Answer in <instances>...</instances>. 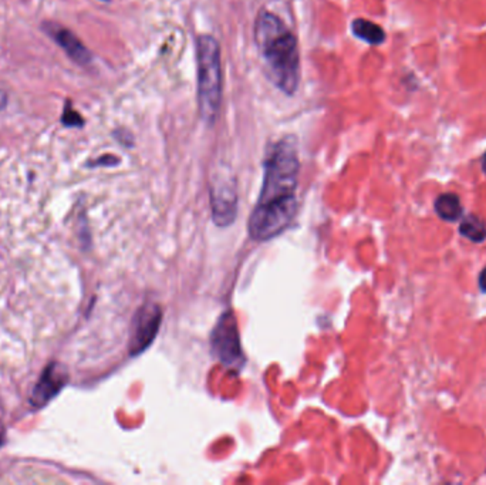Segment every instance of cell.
Returning <instances> with one entry per match:
<instances>
[{"label":"cell","instance_id":"cell-1","mask_svg":"<svg viewBox=\"0 0 486 485\" xmlns=\"http://www.w3.org/2000/svg\"><path fill=\"white\" fill-rule=\"evenodd\" d=\"M299 155L293 139L279 141L265 163V178L257 204L249 218V234L269 240L285 231L296 216Z\"/></svg>","mask_w":486,"mask_h":485},{"label":"cell","instance_id":"cell-2","mask_svg":"<svg viewBox=\"0 0 486 485\" xmlns=\"http://www.w3.org/2000/svg\"><path fill=\"white\" fill-rule=\"evenodd\" d=\"M255 43L270 82L285 94H294L300 82V53L294 33L270 10L255 20Z\"/></svg>","mask_w":486,"mask_h":485},{"label":"cell","instance_id":"cell-3","mask_svg":"<svg viewBox=\"0 0 486 485\" xmlns=\"http://www.w3.org/2000/svg\"><path fill=\"white\" fill-rule=\"evenodd\" d=\"M196 63L199 115L212 126L218 118L224 91L220 47L212 34H200L196 38Z\"/></svg>","mask_w":486,"mask_h":485},{"label":"cell","instance_id":"cell-4","mask_svg":"<svg viewBox=\"0 0 486 485\" xmlns=\"http://www.w3.org/2000/svg\"><path fill=\"white\" fill-rule=\"evenodd\" d=\"M212 348L218 359L229 368H239L243 361L238 323L233 312L220 316L212 332Z\"/></svg>","mask_w":486,"mask_h":485},{"label":"cell","instance_id":"cell-5","mask_svg":"<svg viewBox=\"0 0 486 485\" xmlns=\"http://www.w3.org/2000/svg\"><path fill=\"white\" fill-rule=\"evenodd\" d=\"M161 322L162 312L155 303H147L143 308H139L132 322V332L130 340L131 356L141 354L151 345L157 337Z\"/></svg>","mask_w":486,"mask_h":485},{"label":"cell","instance_id":"cell-6","mask_svg":"<svg viewBox=\"0 0 486 485\" xmlns=\"http://www.w3.org/2000/svg\"><path fill=\"white\" fill-rule=\"evenodd\" d=\"M69 381L67 369L58 361H51L37 380L32 393L30 404L34 409H42L50 403Z\"/></svg>","mask_w":486,"mask_h":485},{"label":"cell","instance_id":"cell-7","mask_svg":"<svg viewBox=\"0 0 486 485\" xmlns=\"http://www.w3.org/2000/svg\"><path fill=\"white\" fill-rule=\"evenodd\" d=\"M42 27L66 52L74 63L80 66H89L91 63L93 56L90 50L71 30L53 22H45Z\"/></svg>","mask_w":486,"mask_h":485},{"label":"cell","instance_id":"cell-8","mask_svg":"<svg viewBox=\"0 0 486 485\" xmlns=\"http://www.w3.org/2000/svg\"><path fill=\"white\" fill-rule=\"evenodd\" d=\"M211 202H212V215L218 225L227 227L232 224L236 216V190L233 184L219 181L211 190Z\"/></svg>","mask_w":486,"mask_h":485},{"label":"cell","instance_id":"cell-9","mask_svg":"<svg viewBox=\"0 0 486 485\" xmlns=\"http://www.w3.org/2000/svg\"><path fill=\"white\" fill-rule=\"evenodd\" d=\"M351 30L356 37L373 46H378L386 40V33L382 27L366 19H356L351 23Z\"/></svg>","mask_w":486,"mask_h":485},{"label":"cell","instance_id":"cell-10","mask_svg":"<svg viewBox=\"0 0 486 485\" xmlns=\"http://www.w3.org/2000/svg\"><path fill=\"white\" fill-rule=\"evenodd\" d=\"M435 211L439 215V218H442L443 221H448V222L456 221L463 212L461 201H459L458 195H455V194L439 195L435 201Z\"/></svg>","mask_w":486,"mask_h":485},{"label":"cell","instance_id":"cell-11","mask_svg":"<svg viewBox=\"0 0 486 485\" xmlns=\"http://www.w3.org/2000/svg\"><path fill=\"white\" fill-rule=\"evenodd\" d=\"M459 232L472 242H482L486 239V224L476 215H467L461 222Z\"/></svg>","mask_w":486,"mask_h":485},{"label":"cell","instance_id":"cell-12","mask_svg":"<svg viewBox=\"0 0 486 485\" xmlns=\"http://www.w3.org/2000/svg\"><path fill=\"white\" fill-rule=\"evenodd\" d=\"M84 118L81 117V114L78 111H76L73 109V104L70 100H66L65 103V109H63V114H62V124L65 127H78L81 128L84 126Z\"/></svg>","mask_w":486,"mask_h":485},{"label":"cell","instance_id":"cell-13","mask_svg":"<svg viewBox=\"0 0 486 485\" xmlns=\"http://www.w3.org/2000/svg\"><path fill=\"white\" fill-rule=\"evenodd\" d=\"M118 163H119V159L117 157H114V155H103V157H100L98 159H95L94 163H90L89 166H91V167H98V166H108V167H111V166H115Z\"/></svg>","mask_w":486,"mask_h":485},{"label":"cell","instance_id":"cell-14","mask_svg":"<svg viewBox=\"0 0 486 485\" xmlns=\"http://www.w3.org/2000/svg\"><path fill=\"white\" fill-rule=\"evenodd\" d=\"M8 101H9L8 94L3 90H0V111L8 107Z\"/></svg>","mask_w":486,"mask_h":485},{"label":"cell","instance_id":"cell-15","mask_svg":"<svg viewBox=\"0 0 486 485\" xmlns=\"http://www.w3.org/2000/svg\"><path fill=\"white\" fill-rule=\"evenodd\" d=\"M479 288L486 292V268L479 275Z\"/></svg>","mask_w":486,"mask_h":485},{"label":"cell","instance_id":"cell-16","mask_svg":"<svg viewBox=\"0 0 486 485\" xmlns=\"http://www.w3.org/2000/svg\"><path fill=\"white\" fill-rule=\"evenodd\" d=\"M482 170H483V172L486 174V153H485V155H483V158H482Z\"/></svg>","mask_w":486,"mask_h":485},{"label":"cell","instance_id":"cell-17","mask_svg":"<svg viewBox=\"0 0 486 485\" xmlns=\"http://www.w3.org/2000/svg\"><path fill=\"white\" fill-rule=\"evenodd\" d=\"M3 444V434H2V430H0V446Z\"/></svg>","mask_w":486,"mask_h":485},{"label":"cell","instance_id":"cell-18","mask_svg":"<svg viewBox=\"0 0 486 485\" xmlns=\"http://www.w3.org/2000/svg\"><path fill=\"white\" fill-rule=\"evenodd\" d=\"M103 2H108V0H103Z\"/></svg>","mask_w":486,"mask_h":485}]
</instances>
